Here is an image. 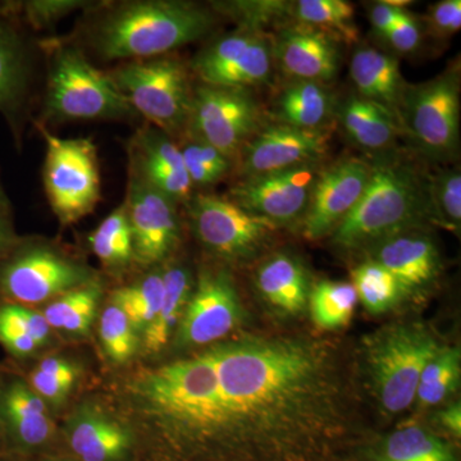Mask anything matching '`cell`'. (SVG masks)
<instances>
[{
	"instance_id": "1",
	"label": "cell",
	"mask_w": 461,
	"mask_h": 461,
	"mask_svg": "<svg viewBox=\"0 0 461 461\" xmlns=\"http://www.w3.org/2000/svg\"><path fill=\"white\" fill-rule=\"evenodd\" d=\"M217 461H323L348 427L344 382L323 342L247 336L211 346Z\"/></svg>"
},
{
	"instance_id": "2",
	"label": "cell",
	"mask_w": 461,
	"mask_h": 461,
	"mask_svg": "<svg viewBox=\"0 0 461 461\" xmlns=\"http://www.w3.org/2000/svg\"><path fill=\"white\" fill-rule=\"evenodd\" d=\"M130 393L176 461H217L218 379L211 348L136 375Z\"/></svg>"
},
{
	"instance_id": "3",
	"label": "cell",
	"mask_w": 461,
	"mask_h": 461,
	"mask_svg": "<svg viewBox=\"0 0 461 461\" xmlns=\"http://www.w3.org/2000/svg\"><path fill=\"white\" fill-rule=\"evenodd\" d=\"M213 25V14L195 3L138 0L100 12L91 23L89 41L103 59L129 62L168 56L199 41Z\"/></svg>"
},
{
	"instance_id": "4",
	"label": "cell",
	"mask_w": 461,
	"mask_h": 461,
	"mask_svg": "<svg viewBox=\"0 0 461 461\" xmlns=\"http://www.w3.org/2000/svg\"><path fill=\"white\" fill-rule=\"evenodd\" d=\"M429 185L402 163L371 166V176L359 203L335 229L333 242L342 248L362 247L388 239L430 211Z\"/></svg>"
},
{
	"instance_id": "5",
	"label": "cell",
	"mask_w": 461,
	"mask_h": 461,
	"mask_svg": "<svg viewBox=\"0 0 461 461\" xmlns=\"http://www.w3.org/2000/svg\"><path fill=\"white\" fill-rule=\"evenodd\" d=\"M48 50L45 120L51 122L123 120L138 115L108 72L100 71L80 48L51 41Z\"/></svg>"
},
{
	"instance_id": "6",
	"label": "cell",
	"mask_w": 461,
	"mask_h": 461,
	"mask_svg": "<svg viewBox=\"0 0 461 461\" xmlns=\"http://www.w3.org/2000/svg\"><path fill=\"white\" fill-rule=\"evenodd\" d=\"M108 74L135 113L151 126L169 136L187 127L194 89L177 58L129 60Z\"/></svg>"
},
{
	"instance_id": "7",
	"label": "cell",
	"mask_w": 461,
	"mask_h": 461,
	"mask_svg": "<svg viewBox=\"0 0 461 461\" xmlns=\"http://www.w3.org/2000/svg\"><path fill=\"white\" fill-rule=\"evenodd\" d=\"M426 327L397 324L375 333L366 345V363L379 402L402 412L414 402L421 373L439 350Z\"/></svg>"
},
{
	"instance_id": "8",
	"label": "cell",
	"mask_w": 461,
	"mask_h": 461,
	"mask_svg": "<svg viewBox=\"0 0 461 461\" xmlns=\"http://www.w3.org/2000/svg\"><path fill=\"white\" fill-rule=\"evenodd\" d=\"M45 139L42 182L51 212L60 226L93 213L102 199L98 148L89 138H58L38 123Z\"/></svg>"
},
{
	"instance_id": "9",
	"label": "cell",
	"mask_w": 461,
	"mask_h": 461,
	"mask_svg": "<svg viewBox=\"0 0 461 461\" xmlns=\"http://www.w3.org/2000/svg\"><path fill=\"white\" fill-rule=\"evenodd\" d=\"M94 278L95 275L89 267L63 251L41 242L18 240L0 258V300L5 302L2 304H41Z\"/></svg>"
},
{
	"instance_id": "10",
	"label": "cell",
	"mask_w": 461,
	"mask_h": 461,
	"mask_svg": "<svg viewBox=\"0 0 461 461\" xmlns=\"http://www.w3.org/2000/svg\"><path fill=\"white\" fill-rule=\"evenodd\" d=\"M262 113L248 89L200 84L194 87L187 129L230 159L259 131Z\"/></svg>"
},
{
	"instance_id": "11",
	"label": "cell",
	"mask_w": 461,
	"mask_h": 461,
	"mask_svg": "<svg viewBox=\"0 0 461 461\" xmlns=\"http://www.w3.org/2000/svg\"><path fill=\"white\" fill-rule=\"evenodd\" d=\"M402 120L424 156L447 159L459 150V76L447 72L417 86L408 87Z\"/></svg>"
},
{
	"instance_id": "12",
	"label": "cell",
	"mask_w": 461,
	"mask_h": 461,
	"mask_svg": "<svg viewBox=\"0 0 461 461\" xmlns=\"http://www.w3.org/2000/svg\"><path fill=\"white\" fill-rule=\"evenodd\" d=\"M189 203L191 222L200 242L223 259L253 256L278 227L229 198L199 194L191 196Z\"/></svg>"
},
{
	"instance_id": "13",
	"label": "cell",
	"mask_w": 461,
	"mask_h": 461,
	"mask_svg": "<svg viewBox=\"0 0 461 461\" xmlns=\"http://www.w3.org/2000/svg\"><path fill=\"white\" fill-rule=\"evenodd\" d=\"M124 203L132 230L133 260L147 268L163 262L180 239L177 204L149 185L131 165Z\"/></svg>"
},
{
	"instance_id": "14",
	"label": "cell",
	"mask_w": 461,
	"mask_h": 461,
	"mask_svg": "<svg viewBox=\"0 0 461 461\" xmlns=\"http://www.w3.org/2000/svg\"><path fill=\"white\" fill-rule=\"evenodd\" d=\"M317 163L245 177L229 199L276 226L295 222L305 214L318 175Z\"/></svg>"
},
{
	"instance_id": "15",
	"label": "cell",
	"mask_w": 461,
	"mask_h": 461,
	"mask_svg": "<svg viewBox=\"0 0 461 461\" xmlns=\"http://www.w3.org/2000/svg\"><path fill=\"white\" fill-rule=\"evenodd\" d=\"M240 320L241 304L229 276L203 272L176 330V345L191 348L214 344L232 332Z\"/></svg>"
},
{
	"instance_id": "16",
	"label": "cell",
	"mask_w": 461,
	"mask_h": 461,
	"mask_svg": "<svg viewBox=\"0 0 461 461\" xmlns=\"http://www.w3.org/2000/svg\"><path fill=\"white\" fill-rule=\"evenodd\" d=\"M371 166L346 159L320 172L304 217V236L318 240L335 230L362 198Z\"/></svg>"
},
{
	"instance_id": "17",
	"label": "cell",
	"mask_w": 461,
	"mask_h": 461,
	"mask_svg": "<svg viewBox=\"0 0 461 461\" xmlns=\"http://www.w3.org/2000/svg\"><path fill=\"white\" fill-rule=\"evenodd\" d=\"M329 135L318 130L296 129L278 123L259 130L242 148L245 177L317 163L329 151Z\"/></svg>"
},
{
	"instance_id": "18",
	"label": "cell",
	"mask_w": 461,
	"mask_h": 461,
	"mask_svg": "<svg viewBox=\"0 0 461 461\" xmlns=\"http://www.w3.org/2000/svg\"><path fill=\"white\" fill-rule=\"evenodd\" d=\"M32 53L23 26L0 12V114L20 140L32 87Z\"/></svg>"
},
{
	"instance_id": "19",
	"label": "cell",
	"mask_w": 461,
	"mask_h": 461,
	"mask_svg": "<svg viewBox=\"0 0 461 461\" xmlns=\"http://www.w3.org/2000/svg\"><path fill=\"white\" fill-rule=\"evenodd\" d=\"M130 165L176 204L191 199L194 186L185 168L181 149L156 127H145L136 133L130 148Z\"/></svg>"
},
{
	"instance_id": "20",
	"label": "cell",
	"mask_w": 461,
	"mask_h": 461,
	"mask_svg": "<svg viewBox=\"0 0 461 461\" xmlns=\"http://www.w3.org/2000/svg\"><path fill=\"white\" fill-rule=\"evenodd\" d=\"M273 56L296 80L323 84L338 75V44L329 32L317 27L300 23L282 30L276 39Z\"/></svg>"
},
{
	"instance_id": "21",
	"label": "cell",
	"mask_w": 461,
	"mask_h": 461,
	"mask_svg": "<svg viewBox=\"0 0 461 461\" xmlns=\"http://www.w3.org/2000/svg\"><path fill=\"white\" fill-rule=\"evenodd\" d=\"M68 442L81 461H122L131 448L129 430L95 406L74 415Z\"/></svg>"
},
{
	"instance_id": "22",
	"label": "cell",
	"mask_w": 461,
	"mask_h": 461,
	"mask_svg": "<svg viewBox=\"0 0 461 461\" xmlns=\"http://www.w3.org/2000/svg\"><path fill=\"white\" fill-rule=\"evenodd\" d=\"M350 76L359 96L377 103L402 120L406 87L395 58L373 48H359L350 62Z\"/></svg>"
},
{
	"instance_id": "23",
	"label": "cell",
	"mask_w": 461,
	"mask_h": 461,
	"mask_svg": "<svg viewBox=\"0 0 461 461\" xmlns=\"http://www.w3.org/2000/svg\"><path fill=\"white\" fill-rule=\"evenodd\" d=\"M0 420L12 437L25 447H36L50 441L53 421L47 403L32 387L14 381L0 393Z\"/></svg>"
},
{
	"instance_id": "24",
	"label": "cell",
	"mask_w": 461,
	"mask_h": 461,
	"mask_svg": "<svg viewBox=\"0 0 461 461\" xmlns=\"http://www.w3.org/2000/svg\"><path fill=\"white\" fill-rule=\"evenodd\" d=\"M375 260L396 278L402 291L429 284L437 271L435 245L420 235L391 236L379 247Z\"/></svg>"
},
{
	"instance_id": "25",
	"label": "cell",
	"mask_w": 461,
	"mask_h": 461,
	"mask_svg": "<svg viewBox=\"0 0 461 461\" xmlns=\"http://www.w3.org/2000/svg\"><path fill=\"white\" fill-rule=\"evenodd\" d=\"M163 299L159 311L142 332V348L148 354H158L168 345L184 317L193 295V278L185 267L163 269Z\"/></svg>"
},
{
	"instance_id": "26",
	"label": "cell",
	"mask_w": 461,
	"mask_h": 461,
	"mask_svg": "<svg viewBox=\"0 0 461 461\" xmlns=\"http://www.w3.org/2000/svg\"><path fill=\"white\" fill-rule=\"evenodd\" d=\"M339 121L348 139L366 150H384L396 140L399 127L395 115L362 96L346 100L339 109Z\"/></svg>"
},
{
	"instance_id": "27",
	"label": "cell",
	"mask_w": 461,
	"mask_h": 461,
	"mask_svg": "<svg viewBox=\"0 0 461 461\" xmlns=\"http://www.w3.org/2000/svg\"><path fill=\"white\" fill-rule=\"evenodd\" d=\"M257 286L269 304L285 313H299L308 303L304 269L285 254L271 258L258 269Z\"/></svg>"
},
{
	"instance_id": "28",
	"label": "cell",
	"mask_w": 461,
	"mask_h": 461,
	"mask_svg": "<svg viewBox=\"0 0 461 461\" xmlns=\"http://www.w3.org/2000/svg\"><path fill=\"white\" fill-rule=\"evenodd\" d=\"M330 108V96L323 85L296 80L282 91L276 112L281 123L318 131L329 120Z\"/></svg>"
},
{
	"instance_id": "29",
	"label": "cell",
	"mask_w": 461,
	"mask_h": 461,
	"mask_svg": "<svg viewBox=\"0 0 461 461\" xmlns=\"http://www.w3.org/2000/svg\"><path fill=\"white\" fill-rule=\"evenodd\" d=\"M102 294V282L95 277L89 284L57 297L45 308L42 315L50 329L76 336L89 335Z\"/></svg>"
},
{
	"instance_id": "30",
	"label": "cell",
	"mask_w": 461,
	"mask_h": 461,
	"mask_svg": "<svg viewBox=\"0 0 461 461\" xmlns=\"http://www.w3.org/2000/svg\"><path fill=\"white\" fill-rule=\"evenodd\" d=\"M375 461H456L450 446L429 429L411 426L397 429L382 442Z\"/></svg>"
},
{
	"instance_id": "31",
	"label": "cell",
	"mask_w": 461,
	"mask_h": 461,
	"mask_svg": "<svg viewBox=\"0 0 461 461\" xmlns=\"http://www.w3.org/2000/svg\"><path fill=\"white\" fill-rule=\"evenodd\" d=\"M93 253L107 268H126L133 260L132 230L126 203L113 209L87 238Z\"/></svg>"
},
{
	"instance_id": "32",
	"label": "cell",
	"mask_w": 461,
	"mask_h": 461,
	"mask_svg": "<svg viewBox=\"0 0 461 461\" xmlns=\"http://www.w3.org/2000/svg\"><path fill=\"white\" fill-rule=\"evenodd\" d=\"M273 68L271 44L257 35L244 53L215 72L205 85L248 89L267 83Z\"/></svg>"
},
{
	"instance_id": "33",
	"label": "cell",
	"mask_w": 461,
	"mask_h": 461,
	"mask_svg": "<svg viewBox=\"0 0 461 461\" xmlns=\"http://www.w3.org/2000/svg\"><path fill=\"white\" fill-rule=\"evenodd\" d=\"M163 288L162 271H157L145 276L131 286L113 291L111 303L123 312L136 332H144L159 311Z\"/></svg>"
},
{
	"instance_id": "34",
	"label": "cell",
	"mask_w": 461,
	"mask_h": 461,
	"mask_svg": "<svg viewBox=\"0 0 461 461\" xmlns=\"http://www.w3.org/2000/svg\"><path fill=\"white\" fill-rule=\"evenodd\" d=\"M357 303L353 284L321 281L309 296L312 320L323 330L342 329L350 323Z\"/></svg>"
},
{
	"instance_id": "35",
	"label": "cell",
	"mask_w": 461,
	"mask_h": 461,
	"mask_svg": "<svg viewBox=\"0 0 461 461\" xmlns=\"http://www.w3.org/2000/svg\"><path fill=\"white\" fill-rule=\"evenodd\" d=\"M460 377V348H441L421 373L415 399L421 406L437 405L459 387Z\"/></svg>"
},
{
	"instance_id": "36",
	"label": "cell",
	"mask_w": 461,
	"mask_h": 461,
	"mask_svg": "<svg viewBox=\"0 0 461 461\" xmlns=\"http://www.w3.org/2000/svg\"><path fill=\"white\" fill-rule=\"evenodd\" d=\"M353 286L357 300L372 314L390 311L399 302L402 288L384 267L371 260L357 267L353 272Z\"/></svg>"
},
{
	"instance_id": "37",
	"label": "cell",
	"mask_w": 461,
	"mask_h": 461,
	"mask_svg": "<svg viewBox=\"0 0 461 461\" xmlns=\"http://www.w3.org/2000/svg\"><path fill=\"white\" fill-rule=\"evenodd\" d=\"M96 7L86 0H8L0 3V12L20 26L33 30L48 29L58 21L81 9Z\"/></svg>"
},
{
	"instance_id": "38",
	"label": "cell",
	"mask_w": 461,
	"mask_h": 461,
	"mask_svg": "<svg viewBox=\"0 0 461 461\" xmlns=\"http://www.w3.org/2000/svg\"><path fill=\"white\" fill-rule=\"evenodd\" d=\"M295 16L304 25L335 30L345 38H357L353 26L354 7L344 0H300L294 5Z\"/></svg>"
},
{
	"instance_id": "39",
	"label": "cell",
	"mask_w": 461,
	"mask_h": 461,
	"mask_svg": "<svg viewBox=\"0 0 461 461\" xmlns=\"http://www.w3.org/2000/svg\"><path fill=\"white\" fill-rule=\"evenodd\" d=\"M103 348L112 362L122 364L132 359L139 348L138 332L118 306L109 304L99 321Z\"/></svg>"
},
{
	"instance_id": "40",
	"label": "cell",
	"mask_w": 461,
	"mask_h": 461,
	"mask_svg": "<svg viewBox=\"0 0 461 461\" xmlns=\"http://www.w3.org/2000/svg\"><path fill=\"white\" fill-rule=\"evenodd\" d=\"M180 149L193 186L213 185L230 171V158L205 142L194 140Z\"/></svg>"
},
{
	"instance_id": "41",
	"label": "cell",
	"mask_w": 461,
	"mask_h": 461,
	"mask_svg": "<svg viewBox=\"0 0 461 461\" xmlns=\"http://www.w3.org/2000/svg\"><path fill=\"white\" fill-rule=\"evenodd\" d=\"M257 35L258 33L248 32V30H240L217 39L196 56L193 62V71L198 76L202 84L206 83L215 72L220 71L240 54L244 53Z\"/></svg>"
},
{
	"instance_id": "42",
	"label": "cell",
	"mask_w": 461,
	"mask_h": 461,
	"mask_svg": "<svg viewBox=\"0 0 461 461\" xmlns=\"http://www.w3.org/2000/svg\"><path fill=\"white\" fill-rule=\"evenodd\" d=\"M430 206L446 224L459 229L461 222V175L459 168L439 173L429 185Z\"/></svg>"
},
{
	"instance_id": "43",
	"label": "cell",
	"mask_w": 461,
	"mask_h": 461,
	"mask_svg": "<svg viewBox=\"0 0 461 461\" xmlns=\"http://www.w3.org/2000/svg\"><path fill=\"white\" fill-rule=\"evenodd\" d=\"M0 318L23 330L35 339L39 348H44L50 342V327L44 315L27 306L0 304Z\"/></svg>"
},
{
	"instance_id": "44",
	"label": "cell",
	"mask_w": 461,
	"mask_h": 461,
	"mask_svg": "<svg viewBox=\"0 0 461 461\" xmlns=\"http://www.w3.org/2000/svg\"><path fill=\"white\" fill-rule=\"evenodd\" d=\"M76 382L69 379L50 377L33 369L30 375V384L33 393H38L44 402L60 403L65 402Z\"/></svg>"
},
{
	"instance_id": "45",
	"label": "cell",
	"mask_w": 461,
	"mask_h": 461,
	"mask_svg": "<svg viewBox=\"0 0 461 461\" xmlns=\"http://www.w3.org/2000/svg\"><path fill=\"white\" fill-rule=\"evenodd\" d=\"M432 29L441 35H450L459 32L461 27L460 0H444L437 3L429 14Z\"/></svg>"
},
{
	"instance_id": "46",
	"label": "cell",
	"mask_w": 461,
	"mask_h": 461,
	"mask_svg": "<svg viewBox=\"0 0 461 461\" xmlns=\"http://www.w3.org/2000/svg\"><path fill=\"white\" fill-rule=\"evenodd\" d=\"M396 50L408 53L414 50L420 41V30L417 21L408 12L402 14L399 23L384 36Z\"/></svg>"
},
{
	"instance_id": "47",
	"label": "cell",
	"mask_w": 461,
	"mask_h": 461,
	"mask_svg": "<svg viewBox=\"0 0 461 461\" xmlns=\"http://www.w3.org/2000/svg\"><path fill=\"white\" fill-rule=\"evenodd\" d=\"M0 342L9 353L17 357H30L41 348L35 339L2 318H0Z\"/></svg>"
},
{
	"instance_id": "48",
	"label": "cell",
	"mask_w": 461,
	"mask_h": 461,
	"mask_svg": "<svg viewBox=\"0 0 461 461\" xmlns=\"http://www.w3.org/2000/svg\"><path fill=\"white\" fill-rule=\"evenodd\" d=\"M403 14L405 9L393 7L386 2H379L373 5L369 17L375 32L382 36H386L388 32L399 23Z\"/></svg>"
},
{
	"instance_id": "49",
	"label": "cell",
	"mask_w": 461,
	"mask_h": 461,
	"mask_svg": "<svg viewBox=\"0 0 461 461\" xmlns=\"http://www.w3.org/2000/svg\"><path fill=\"white\" fill-rule=\"evenodd\" d=\"M35 369L50 375V377L69 379V381L76 382L80 377L78 366L63 357H47V359L41 360Z\"/></svg>"
},
{
	"instance_id": "50",
	"label": "cell",
	"mask_w": 461,
	"mask_h": 461,
	"mask_svg": "<svg viewBox=\"0 0 461 461\" xmlns=\"http://www.w3.org/2000/svg\"><path fill=\"white\" fill-rule=\"evenodd\" d=\"M18 238L11 218V209L0 208V258L17 244Z\"/></svg>"
},
{
	"instance_id": "51",
	"label": "cell",
	"mask_w": 461,
	"mask_h": 461,
	"mask_svg": "<svg viewBox=\"0 0 461 461\" xmlns=\"http://www.w3.org/2000/svg\"><path fill=\"white\" fill-rule=\"evenodd\" d=\"M439 421L448 432L453 433L455 437H461V406L460 403H454L447 409L439 412Z\"/></svg>"
},
{
	"instance_id": "52",
	"label": "cell",
	"mask_w": 461,
	"mask_h": 461,
	"mask_svg": "<svg viewBox=\"0 0 461 461\" xmlns=\"http://www.w3.org/2000/svg\"><path fill=\"white\" fill-rule=\"evenodd\" d=\"M0 208L11 209V202H9L7 193H5L2 181H0Z\"/></svg>"
}]
</instances>
